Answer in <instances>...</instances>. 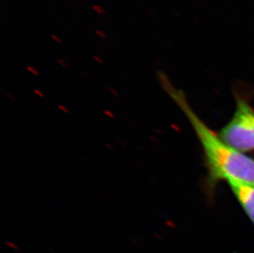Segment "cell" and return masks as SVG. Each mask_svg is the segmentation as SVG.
<instances>
[{
	"instance_id": "6da1fadb",
	"label": "cell",
	"mask_w": 254,
	"mask_h": 253,
	"mask_svg": "<svg viewBox=\"0 0 254 253\" xmlns=\"http://www.w3.org/2000/svg\"><path fill=\"white\" fill-rule=\"evenodd\" d=\"M156 73L163 88L181 108L193 126L203 150L210 186L214 187L220 181L254 184V158L229 146L197 116L188 103L185 93L175 89L164 72L159 71Z\"/></svg>"
},
{
	"instance_id": "7a4b0ae2",
	"label": "cell",
	"mask_w": 254,
	"mask_h": 253,
	"mask_svg": "<svg viewBox=\"0 0 254 253\" xmlns=\"http://www.w3.org/2000/svg\"><path fill=\"white\" fill-rule=\"evenodd\" d=\"M219 136L243 154L254 151V110L245 98L236 96L235 113Z\"/></svg>"
},
{
	"instance_id": "3957f363",
	"label": "cell",
	"mask_w": 254,
	"mask_h": 253,
	"mask_svg": "<svg viewBox=\"0 0 254 253\" xmlns=\"http://www.w3.org/2000/svg\"><path fill=\"white\" fill-rule=\"evenodd\" d=\"M233 194L254 225V184L244 182L229 181Z\"/></svg>"
},
{
	"instance_id": "277c9868",
	"label": "cell",
	"mask_w": 254,
	"mask_h": 253,
	"mask_svg": "<svg viewBox=\"0 0 254 253\" xmlns=\"http://www.w3.org/2000/svg\"><path fill=\"white\" fill-rule=\"evenodd\" d=\"M92 9H93L95 12L99 13V14L104 15L106 13V9H105L103 7H101V5H92Z\"/></svg>"
},
{
	"instance_id": "5b68a950",
	"label": "cell",
	"mask_w": 254,
	"mask_h": 253,
	"mask_svg": "<svg viewBox=\"0 0 254 253\" xmlns=\"http://www.w3.org/2000/svg\"><path fill=\"white\" fill-rule=\"evenodd\" d=\"M95 33H96V36H98L101 39H106L107 38V36H106V34L103 31H101L100 29H96L95 30Z\"/></svg>"
},
{
	"instance_id": "8992f818",
	"label": "cell",
	"mask_w": 254,
	"mask_h": 253,
	"mask_svg": "<svg viewBox=\"0 0 254 253\" xmlns=\"http://www.w3.org/2000/svg\"><path fill=\"white\" fill-rule=\"evenodd\" d=\"M27 69L28 72H31L32 74L35 75V76H38V72L36 71V68L34 67H31V66H27Z\"/></svg>"
},
{
	"instance_id": "52a82bcc",
	"label": "cell",
	"mask_w": 254,
	"mask_h": 253,
	"mask_svg": "<svg viewBox=\"0 0 254 253\" xmlns=\"http://www.w3.org/2000/svg\"><path fill=\"white\" fill-rule=\"evenodd\" d=\"M51 38L53 39L54 41H56L57 43L61 44L62 43V40L59 37V36H56L55 34H52L51 35Z\"/></svg>"
},
{
	"instance_id": "ba28073f",
	"label": "cell",
	"mask_w": 254,
	"mask_h": 253,
	"mask_svg": "<svg viewBox=\"0 0 254 253\" xmlns=\"http://www.w3.org/2000/svg\"><path fill=\"white\" fill-rule=\"evenodd\" d=\"M93 60H95V61H96V62L99 63L100 64H102V63H103V60H102L99 55H94Z\"/></svg>"
},
{
	"instance_id": "9c48e42d",
	"label": "cell",
	"mask_w": 254,
	"mask_h": 253,
	"mask_svg": "<svg viewBox=\"0 0 254 253\" xmlns=\"http://www.w3.org/2000/svg\"><path fill=\"white\" fill-rule=\"evenodd\" d=\"M58 63H59L60 65H62L63 67H67V63L65 62L64 60H62V59L58 60Z\"/></svg>"
},
{
	"instance_id": "30bf717a",
	"label": "cell",
	"mask_w": 254,
	"mask_h": 253,
	"mask_svg": "<svg viewBox=\"0 0 254 253\" xmlns=\"http://www.w3.org/2000/svg\"><path fill=\"white\" fill-rule=\"evenodd\" d=\"M7 245H9V247H11V248H12V249H17V247H15V245H13V244H9V243H7Z\"/></svg>"
},
{
	"instance_id": "8fae6325",
	"label": "cell",
	"mask_w": 254,
	"mask_h": 253,
	"mask_svg": "<svg viewBox=\"0 0 254 253\" xmlns=\"http://www.w3.org/2000/svg\"><path fill=\"white\" fill-rule=\"evenodd\" d=\"M146 12H148L149 14L150 15L153 14V12H151V10L149 9L148 7H146Z\"/></svg>"
}]
</instances>
